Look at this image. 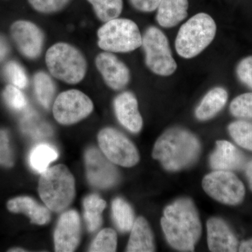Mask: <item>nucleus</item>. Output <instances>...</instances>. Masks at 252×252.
<instances>
[{"label": "nucleus", "mask_w": 252, "mask_h": 252, "mask_svg": "<svg viewBox=\"0 0 252 252\" xmlns=\"http://www.w3.org/2000/svg\"><path fill=\"white\" fill-rule=\"evenodd\" d=\"M160 223L172 248L182 252L194 251L201 235L202 226L198 212L190 199H179L166 207Z\"/></svg>", "instance_id": "obj_1"}, {"label": "nucleus", "mask_w": 252, "mask_h": 252, "mask_svg": "<svg viewBox=\"0 0 252 252\" xmlns=\"http://www.w3.org/2000/svg\"><path fill=\"white\" fill-rule=\"evenodd\" d=\"M200 152V142L193 134L181 127H172L158 139L152 156L165 170L177 171L194 163Z\"/></svg>", "instance_id": "obj_2"}, {"label": "nucleus", "mask_w": 252, "mask_h": 252, "mask_svg": "<svg viewBox=\"0 0 252 252\" xmlns=\"http://www.w3.org/2000/svg\"><path fill=\"white\" fill-rule=\"evenodd\" d=\"M38 190L49 210L63 211L69 206L75 196L74 176L65 165L49 167L41 173Z\"/></svg>", "instance_id": "obj_3"}, {"label": "nucleus", "mask_w": 252, "mask_h": 252, "mask_svg": "<svg viewBox=\"0 0 252 252\" xmlns=\"http://www.w3.org/2000/svg\"><path fill=\"white\" fill-rule=\"evenodd\" d=\"M216 32V23L210 15L195 14L180 28L176 38V51L184 59H193L211 44Z\"/></svg>", "instance_id": "obj_4"}, {"label": "nucleus", "mask_w": 252, "mask_h": 252, "mask_svg": "<svg viewBox=\"0 0 252 252\" xmlns=\"http://www.w3.org/2000/svg\"><path fill=\"white\" fill-rule=\"evenodd\" d=\"M46 63L53 77L69 84H77L85 77L87 62L82 53L67 43L59 42L48 49Z\"/></svg>", "instance_id": "obj_5"}, {"label": "nucleus", "mask_w": 252, "mask_h": 252, "mask_svg": "<svg viewBox=\"0 0 252 252\" xmlns=\"http://www.w3.org/2000/svg\"><path fill=\"white\" fill-rule=\"evenodd\" d=\"M97 44L107 52L128 53L142 46L138 26L127 18H114L104 23L97 31Z\"/></svg>", "instance_id": "obj_6"}, {"label": "nucleus", "mask_w": 252, "mask_h": 252, "mask_svg": "<svg viewBox=\"0 0 252 252\" xmlns=\"http://www.w3.org/2000/svg\"><path fill=\"white\" fill-rule=\"evenodd\" d=\"M142 48L145 54V63L149 69L157 75L168 77L177 68L168 39L160 29L151 26L142 36Z\"/></svg>", "instance_id": "obj_7"}, {"label": "nucleus", "mask_w": 252, "mask_h": 252, "mask_svg": "<svg viewBox=\"0 0 252 252\" xmlns=\"http://www.w3.org/2000/svg\"><path fill=\"white\" fill-rule=\"evenodd\" d=\"M97 140L102 153L116 165L130 167L140 160L135 146L120 131L105 127L99 131Z\"/></svg>", "instance_id": "obj_8"}, {"label": "nucleus", "mask_w": 252, "mask_h": 252, "mask_svg": "<svg viewBox=\"0 0 252 252\" xmlns=\"http://www.w3.org/2000/svg\"><path fill=\"white\" fill-rule=\"evenodd\" d=\"M203 187L210 197L220 203L235 205L243 201L245 189L231 172L217 170L204 177Z\"/></svg>", "instance_id": "obj_9"}, {"label": "nucleus", "mask_w": 252, "mask_h": 252, "mask_svg": "<svg viewBox=\"0 0 252 252\" xmlns=\"http://www.w3.org/2000/svg\"><path fill=\"white\" fill-rule=\"evenodd\" d=\"M93 110L94 103L90 97L74 89L61 93L53 105L55 119L64 126L77 124L89 117Z\"/></svg>", "instance_id": "obj_10"}, {"label": "nucleus", "mask_w": 252, "mask_h": 252, "mask_svg": "<svg viewBox=\"0 0 252 252\" xmlns=\"http://www.w3.org/2000/svg\"><path fill=\"white\" fill-rule=\"evenodd\" d=\"M85 162L88 180L96 188H110L119 182L117 169L98 149H88L85 154Z\"/></svg>", "instance_id": "obj_11"}, {"label": "nucleus", "mask_w": 252, "mask_h": 252, "mask_svg": "<svg viewBox=\"0 0 252 252\" xmlns=\"http://www.w3.org/2000/svg\"><path fill=\"white\" fill-rule=\"evenodd\" d=\"M11 34L18 50L27 59H37L42 52L44 34L34 23L18 21L11 27Z\"/></svg>", "instance_id": "obj_12"}, {"label": "nucleus", "mask_w": 252, "mask_h": 252, "mask_svg": "<svg viewBox=\"0 0 252 252\" xmlns=\"http://www.w3.org/2000/svg\"><path fill=\"white\" fill-rule=\"evenodd\" d=\"M81 220L75 210L64 212L60 217L54 233L55 250L58 252L75 251L80 242Z\"/></svg>", "instance_id": "obj_13"}, {"label": "nucleus", "mask_w": 252, "mask_h": 252, "mask_svg": "<svg viewBox=\"0 0 252 252\" xmlns=\"http://www.w3.org/2000/svg\"><path fill=\"white\" fill-rule=\"evenodd\" d=\"M95 65L104 82L113 90H122L130 81L128 67L112 53L107 51L97 55Z\"/></svg>", "instance_id": "obj_14"}, {"label": "nucleus", "mask_w": 252, "mask_h": 252, "mask_svg": "<svg viewBox=\"0 0 252 252\" xmlns=\"http://www.w3.org/2000/svg\"><path fill=\"white\" fill-rule=\"evenodd\" d=\"M114 107L118 121L125 128L133 133L140 132L143 120L135 94L131 92L119 94L114 99Z\"/></svg>", "instance_id": "obj_15"}, {"label": "nucleus", "mask_w": 252, "mask_h": 252, "mask_svg": "<svg viewBox=\"0 0 252 252\" xmlns=\"http://www.w3.org/2000/svg\"><path fill=\"white\" fill-rule=\"evenodd\" d=\"M207 230L210 251L233 252L238 250V240L223 220L215 217L210 219L207 222Z\"/></svg>", "instance_id": "obj_16"}, {"label": "nucleus", "mask_w": 252, "mask_h": 252, "mask_svg": "<svg viewBox=\"0 0 252 252\" xmlns=\"http://www.w3.org/2000/svg\"><path fill=\"white\" fill-rule=\"evenodd\" d=\"M216 144V149L210 158L212 169L230 171L243 166L245 157L233 144L228 141L220 140L217 141Z\"/></svg>", "instance_id": "obj_17"}, {"label": "nucleus", "mask_w": 252, "mask_h": 252, "mask_svg": "<svg viewBox=\"0 0 252 252\" xmlns=\"http://www.w3.org/2000/svg\"><path fill=\"white\" fill-rule=\"evenodd\" d=\"M7 207L10 212L28 215L32 223L34 224L45 225L51 220L49 209L39 205L30 197L21 196L11 199L8 202Z\"/></svg>", "instance_id": "obj_18"}, {"label": "nucleus", "mask_w": 252, "mask_h": 252, "mask_svg": "<svg viewBox=\"0 0 252 252\" xmlns=\"http://www.w3.org/2000/svg\"><path fill=\"white\" fill-rule=\"evenodd\" d=\"M188 9V0H161L157 8V22L163 28L174 27L187 17Z\"/></svg>", "instance_id": "obj_19"}, {"label": "nucleus", "mask_w": 252, "mask_h": 252, "mask_svg": "<svg viewBox=\"0 0 252 252\" xmlns=\"http://www.w3.org/2000/svg\"><path fill=\"white\" fill-rule=\"evenodd\" d=\"M126 252H155L153 233L148 222L140 217L135 220L131 229L130 240Z\"/></svg>", "instance_id": "obj_20"}, {"label": "nucleus", "mask_w": 252, "mask_h": 252, "mask_svg": "<svg viewBox=\"0 0 252 252\" xmlns=\"http://www.w3.org/2000/svg\"><path fill=\"white\" fill-rule=\"evenodd\" d=\"M228 97V93L223 88H214L204 96L195 109V117L200 121L212 119L224 107Z\"/></svg>", "instance_id": "obj_21"}, {"label": "nucleus", "mask_w": 252, "mask_h": 252, "mask_svg": "<svg viewBox=\"0 0 252 252\" xmlns=\"http://www.w3.org/2000/svg\"><path fill=\"white\" fill-rule=\"evenodd\" d=\"M106 206L107 203L103 199L95 194L89 195L84 199V219L89 231H96L101 226L102 213Z\"/></svg>", "instance_id": "obj_22"}, {"label": "nucleus", "mask_w": 252, "mask_h": 252, "mask_svg": "<svg viewBox=\"0 0 252 252\" xmlns=\"http://www.w3.org/2000/svg\"><path fill=\"white\" fill-rule=\"evenodd\" d=\"M34 92L39 103L48 109L52 104L56 94V86L52 78L44 72H36L34 79Z\"/></svg>", "instance_id": "obj_23"}, {"label": "nucleus", "mask_w": 252, "mask_h": 252, "mask_svg": "<svg viewBox=\"0 0 252 252\" xmlns=\"http://www.w3.org/2000/svg\"><path fill=\"white\" fill-rule=\"evenodd\" d=\"M113 219L117 228L122 232L130 231L135 223V216L132 207L124 199L117 198L112 202Z\"/></svg>", "instance_id": "obj_24"}, {"label": "nucleus", "mask_w": 252, "mask_h": 252, "mask_svg": "<svg viewBox=\"0 0 252 252\" xmlns=\"http://www.w3.org/2000/svg\"><path fill=\"white\" fill-rule=\"evenodd\" d=\"M59 157L56 149L52 146L40 144L32 150L30 155V163L33 170L42 173L49 165Z\"/></svg>", "instance_id": "obj_25"}, {"label": "nucleus", "mask_w": 252, "mask_h": 252, "mask_svg": "<svg viewBox=\"0 0 252 252\" xmlns=\"http://www.w3.org/2000/svg\"><path fill=\"white\" fill-rule=\"evenodd\" d=\"M94 9L97 17L106 23L117 18L122 14L123 0H87Z\"/></svg>", "instance_id": "obj_26"}, {"label": "nucleus", "mask_w": 252, "mask_h": 252, "mask_svg": "<svg viewBox=\"0 0 252 252\" xmlns=\"http://www.w3.org/2000/svg\"><path fill=\"white\" fill-rule=\"evenodd\" d=\"M228 131L238 145L252 151V123L238 121L230 124Z\"/></svg>", "instance_id": "obj_27"}, {"label": "nucleus", "mask_w": 252, "mask_h": 252, "mask_svg": "<svg viewBox=\"0 0 252 252\" xmlns=\"http://www.w3.org/2000/svg\"><path fill=\"white\" fill-rule=\"evenodd\" d=\"M117 248V235L112 228H104L101 230L91 244L89 252H113Z\"/></svg>", "instance_id": "obj_28"}, {"label": "nucleus", "mask_w": 252, "mask_h": 252, "mask_svg": "<svg viewBox=\"0 0 252 252\" xmlns=\"http://www.w3.org/2000/svg\"><path fill=\"white\" fill-rule=\"evenodd\" d=\"M4 72L5 76L12 85L25 89L28 85V77L27 73L24 68L16 61H9L4 66Z\"/></svg>", "instance_id": "obj_29"}, {"label": "nucleus", "mask_w": 252, "mask_h": 252, "mask_svg": "<svg viewBox=\"0 0 252 252\" xmlns=\"http://www.w3.org/2000/svg\"><path fill=\"white\" fill-rule=\"evenodd\" d=\"M230 111L235 117L252 119V93L235 97L230 103Z\"/></svg>", "instance_id": "obj_30"}, {"label": "nucleus", "mask_w": 252, "mask_h": 252, "mask_svg": "<svg viewBox=\"0 0 252 252\" xmlns=\"http://www.w3.org/2000/svg\"><path fill=\"white\" fill-rule=\"evenodd\" d=\"M5 102L10 108L16 111L23 110L27 107L28 101L21 89L12 84L5 88L3 92Z\"/></svg>", "instance_id": "obj_31"}, {"label": "nucleus", "mask_w": 252, "mask_h": 252, "mask_svg": "<svg viewBox=\"0 0 252 252\" xmlns=\"http://www.w3.org/2000/svg\"><path fill=\"white\" fill-rule=\"evenodd\" d=\"M71 0H28L32 7L42 14L59 12L69 4Z\"/></svg>", "instance_id": "obj_32"}, {"label": "nucleus", "mask_w": 252, "mask_h": 252, "mask_svg": "<svg viewBox=\"0 0 252 252\" xmlns=\"http://www.w3.org/2000/svg\"><path fill=\"white\" fill-rule=\"evenodd\" d=\"M14 163V154L10 146L9 135L6 131L0 130V165L9 167L13 166Z\"/></svg>", "instance_id": "obj_33"}, {"label": "nucleus", "mask_w": 252, "mask_h": 252, "mask_svg": "<svg viewBox=\"0 0 252 252\" xmlns=\"http://www.w3.org/2000/svg\"><path fill=\"white\" fill-rule=\"evenodd\" d=\"M236 74L243 84L252 89V56L245 58L238 63Z\"/></svg>", "instance_id": "obj_34"}, {"label": "nucleus", "mask_w": 252, "mask_h": 252, "mask_svg": "<svg viewBox=\"0 0 252 252\" xmlns=\"http://www.w3.org/2000/svg\"><path fill=\"white\" fill-rule=\"evenodd\" d=\"M161 0H129L132 7L141 12L149 13L157 9Z\"/></svg>", "instance_id": "obj_35"}, {"label": "nucleus", "mask_w": 252, "mask_h": 252, "mask_svg": "<svg viewBox=\"0 0 252 252\" xmlns=\"http://www.w3.org/2000/svg\"><path fill=\"white\" fill-rule=\"evenodd\" d=\"M10 48L7 41L4 36L0 34V63L2 62L7 57Z\"/></svg>", "instance_id": "obj_36"}, {"label": "nucleus", "mask_w": 252, "mask_h": 252, "mask_svg": "<svg viewBox=\"0 0 252 252\" xmlns=\"http://www.w3.org/2000/svg\"><path fill=\"white\" fill-rule=\"evenodd\" d=\"M240 252H252V239L248 241L243 242L239 248Z\"/></svg>", "instance_id": "obj_37"}, {"label": "nucleus", "mask_w": 252, "mask_h": 252, "mask_svg": "<svg viewBox=\"0 0 252 252\" xmlns=\"http://www.w3.org/2000/svg\"><path fill=\"white\" fill-rule=\"evenodd\" d=\"M246 174L247 176H248L249 182H250V189L252 190V160L248 164V167H247Z\"/></svg>", "instance_id": "obj_38"}, {"label": "nucleus", "mask_w": 252, "mask_h": 252, "mask_svg": "<svg viewBox=\"0 0 252 252\" xmlns=\"http://www.w3.org/2000/svg\"><path fill=\"white\" fill-rule=\"evenodd\" d=\"M9 252H26V250H23V249L21 248H15V249H11V250H9Z\"/></svg>", "instance_id": "obj_39"}]
</instances>
